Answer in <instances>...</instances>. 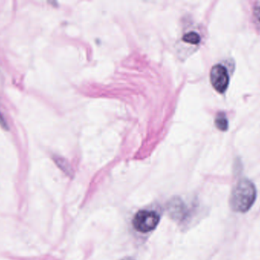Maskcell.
I'll use <instances>...</instances> for the list:
<instances>
[{
  "label": "cell",
  "instance_id": "1",
  "mask_svg": "<svg viewBox=\"0 0 260 260\" xmlns=\"http://www.w3.org/2000/svg\"><path fill=\"white\" fill-rule=\"evenodd\" d=\"M256 198V189L249 179H240L231 192V209L234 212L245 213L253 205Z\"/></svg>",
  "mask_w": 260,
  "mask_h": 260
},
{
  "label": "cell",
  "instance_id": "2",
  "mask_svg": "<svg viewBox=\"0 0 260 260\" xmlns=\"http://www.w3.org/2000/svg\"><path fill=\"white\" fill-rule=\"evenodd\" d=\"M160 217L152 211H140L136 215L133 224L138 231L147 233L153 231L159 223Z\"/></svg>",
  "mask_w": 260,
  "mask_h": 260
},
{
  "label": "cell",
  "instance_id": "3",
  "mask_svg": "<svg viewBox=\"0 0 260 260\" xmlns=\"http://www.w3.org/2000/svg\"><path fill=\"white\" fill-rule=\"evenodd\" d=\"M211 83L215 88V90L223 93L229 83V76H228L227 69L221 64L214 66L211 70Z\"/></svg>",
  "mask_w": 260,
  "mask_h": 260
},
{
  "label": "cell",
  "instance_id": "4",
  "mask_svg": "<svg viewBox=\"0 0 260 260\" xmlns=\"http://www.w3.org/2000/svg\"><path fill=\"white\" fill-rule=\"evenodd\" d=\"M169 214L172 218L176 220H182L186 215V207L184 203L180 198H173L169 202Z\"/></svg>",
  "mask_w": 260,
  "mask_h": 260
},
{
  "label": "cell",
  "instance_id": "5",
  "mask_svg": "<svg viewBox=\"0 0 260 260\" xmlns=\"http://www.w3.org/2000/svg\"><path fill=\"white\" fill-rule=\"evenodd\" d=\"M215 125L221 131H225L228 129V122L225 114L220 113L217 116L216 119H215Z\"/></svg>",
  "mask_w": 260,
  "mask_h": 260
},
{
  "label": "cell",
  "instance_id": "6",
  "mask_svg": "<svg viewBox=\"0 0 260 260\" xmlns=\"http://www.w3.org/2000/svg\"><path fill=\"white\" fill-rule=\"evenodd\" d=\"M183 40L186 42L189 43V44H198L201 41V38L197 33L192 31V32H189L185 34L183 36Z\"/></svg>",
  "mask_w": 260,
  "mask_h": 260
},
{
  "label": "cell",
  "instance_id": "7",
  "mask_svg": "<svg viewBox=\"0 0 260 260\" xmlns=\"http://www.w3.org/2000/svg\"><path fill=\"white\" fill-rule=\"evenodd\" d=\"M56 162L57 165L59 166L66 173H67L68 175L71 174V169H70V166H69V164H67L64 160L59 158V159L56 160Z\"/></svg>",
  "mask_w": 260,
  "mask_h": 260
},
{
  "label": "cell",
  "instance_id": "8",
  "mask_svg": "<svg viewBox=\"0 0 260 260\" xmlns=\"http://www.w3.org/2000/svg\"><path fill=\"white\" fill-rule=\"evenodd\" d=\"M254 14L260 22V4L255 6V8H254Z\"/></svg>",
  "mask_w": 260,
  "mask_h": 260
},
{
  "label": "cell",
  "instance_id": "9",
  "mask_svg": "<svg viewBox=\"0 0 260 260\" xmlns=\"http://www.w3.org/2000/svg\"><path fill=\"white\" fill-rule=\"evenodd\" d=\"M0 125L4 128H7V123L4 121V118H3L2 115L0 114Z\"/></svg>",
  "mask_w": 260,
  "mask_h": 260
},
{
  "label": "cell",
  "instance_id": "10",
  "mask_svg": "<svg viewBox=\"0 0 260 260\" xmlns=\"http://www.w3.org/2000/svg\"><path fill=\"white\" fill-rule=\"evenodd\" d=\"M122 260H134L132 258H124Z\"/></svg>",
  "mask_w": 260,
  "mask_h": 260
}]
</instances>
